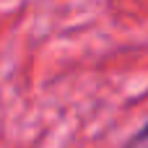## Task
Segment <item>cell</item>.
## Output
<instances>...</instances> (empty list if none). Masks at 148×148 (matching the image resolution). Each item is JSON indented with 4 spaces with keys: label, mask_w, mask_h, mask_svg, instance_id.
Returning a JSON list of instances; mask_svg holds the SVG:
<instances>
[{
    "label": "cell",
    "mask_w": 148,
    "mask_h": 148,
    "mask_svg": "<svg viewBox=\"0 0 148 148\" xmlns=\"http://www.w3.org/2000/svg\"><path fill=\"white\" fill-rule=\"evenodd\" d=\"M125 148H148V122L130 138V143H127Z\"/></svg>",
    "instance_id": "obj_1"
}]
</instances>
